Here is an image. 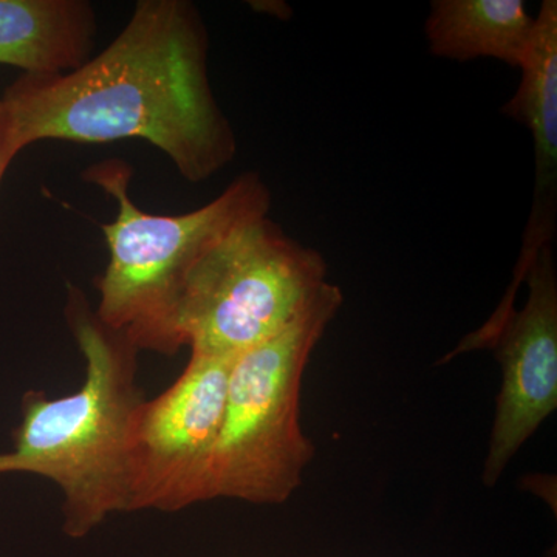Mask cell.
Returning a JSON list of instances; mask_svg holds the SVG:
<instances>
[{
    "label": "cell",
    "mask_w": 557,
    "mask_h": 557,
    "mask_svg": "<svg viewBox=\"0 0 557 557\" xmlns=\"http://www.w3.org/2000/svg\"><path fill=\"white\" fill-rule=\"evenodd\" d=\"M327 262L267 215L240 223L190 269L175 338L194 354L236 358L309 310L329 284Z\"/></svg>",
    "instance_id": "obj_5"
},
{
    "label": "cell",
    "mask_w": 557,
    "mask_h": 557,
    "mask_svg": "<svg viewBox=\"0 0 557 557\" xmlns=\"http://www.w3.org/2000/svg\"><path fill=\"white\" fill-rule=\"evenodd\" d=\"M233 361L190 351L178 379L143 403L132 438L127 512H175L207 502Z\"/></svg>",
    "instance_id": "obj_6"
},
{
    "label": "cell",
    "mask_w": 557,
    "mask_h": 557,
    "mask_svg": "<svg viewBox=\"0 0 557 557\" xmlns=\"http://www.w3.org/2000/svg\"><path fill=\"white\" fill-rule=\"evenodd\" d=\"M534 17L522 0H434L426 21L429 50L438 58H479L519 67L533 38Z\"/></svg>",
    "instance_id": "obj_10"
},
{
    "label": "cell",
    "mask_w": 557,
    "mask_h": 557,
    "mask_svg": "<svg viewBox=\"0 0 557 557\" xmlns=\"http://www.w3.org/2000/svg\"><path fill=\"white\" fill-rule=\"evenodd\" d=\"M209 35L188 0H139L123 30L69 73H24L3 91V156L46 139L104 145L139 138L190 183L234 160L237 138L208 73Z\"/></svg>",
    "instance_id": "obj_1"
},
{
    "label": "cell",
    "mask_w": 557,
    "mask_h": 557,
    "mask_svg": "<svg viewBox=\"0 0 557 557\" xmlns=\"http://www.w3.org/2000/svg\"><path fill=\"white\" fill-rule=\"evenodd\" d=\"M83 178L119 205L112 223L101 226L109 263L97 278L98 318L138 347L177 354L175 311L190 269L226 234L249 219L267 215L271 193L256 172H245L205 207L186 214H149L129 194L132 168L110 159L91 164Z\"/></svg>",
    "instance_id": "obj_3"
},
{
    "label": "cell",
    "mask_w": 557,
    "mask_h": 557,
    "mask_svg": "<svg viewBox=\"0 0 557 557\" xmlns=\"http://www.w3.org/2000/svg\"><path fill=\"white\" fill-rule=\"evenodd\" d=\"M95 38L86 0H0V64L32 75L73 72L90 60Z\"/></svg>",
    "instance_id": "obj_8"
},
{
    "label": "cell",
    "mask_w": 557,
    "mask_h": 557,
    "mask_svg": "<svg viewBox=\"0 0 557 557\" xmlns=\"http://www.w3.org/2000/svg\"><path fill=\"white\" fill-rule=\"evenodd\" d=\"M10 164L7 163L5 156H3V143H2V101H0V185L2 180L5 177V172L9 171Z\"/></svg>",
    "instance_id": "obj_11"
},
{
    "label": "cell",
    "mask_w": 557,
    "mask_h": 557,
    "mask_svg": "<svg viewBox=\"0 0 557 557\" xmlns=\"http://www.w3.org/2000/svg\"><path fill=\"white\" fill-rule=\"evenodd\" d=\"M343 299L329 282L296 321L234 358L207 502L282 505L302 485L314 457L300 426L304 373Z\"/></svg>",
    "instance_id": "obj_4"
},
{
    "label": "cell",
    "mask_w": 557,
    "mask_h": 557,
    "mask_svg": "<svg viewBox=\"0 0 557 557\" xmlns=\"http://www.w3.org/2000/svg\"><path fill=\"white\" fill-rule=\"evenodd\" d=\"M515 97L502 113L531 132L536 189L531 218L555 219L557 186V2H542Z\"/></svg>",
    "instance_id": "obj_9"
},
{
    "label": "cell",
    "mask_w": 557,
    "mask_h": 557,
    "mask_svg": "<svg viewBox=\"0 0 557 557\" xmlns=\"http://www.w3.org/2000/svg\"><path fill=\"white\" fill-rule=\"evenodd\" d=\"M65 322L84 361L83 384L64 397L28 391L14 448L0 454V474L28 472L62 494V531L83 539L129 504L135 421L146 401L137 381L138 347L109 327L83 289L69 285Z\"/></svg>",
    "instance_id": "obj_2"
},
{
    "label": "cell",
    "mask_w": 557,
    "mask_h": 557,
    "mask_svg": "<svg viewBox=\"0 0 557 557\" xmlns=\"http://www.w3.org/2000/svg\"><path fill=\"white\" fill-rule=\"evenodd\" d=\"M528 299L520 310L487 319L443 362L493 348L502 383L482 480L494 486L509 461L557 408V274L553 244L544 245L525 271Z\"/></svg>",
    "instance_id": "obj_7"
}]
</instances>
